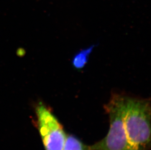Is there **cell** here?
I'll return each instance as SVG.
<instances>
[{
	"mask_svg": "<svg viewBox=\"0 0 151 150\" xmlns=\"http://www.w3.org/2000/svg\"><path fill=\"white\" fill-rule=\"evenodd\" d=\"M95 47L96 45H92L77 52L72 60L73 67L77 70L83 69L88 62L90 55Z\"/></svg>",
	"mask_w": 151,
	"mask_h": 150,
	"instance_id": "277c9868",
	"label": "cell"
},
{
	"mask_svg": "<svg viewBox=\"0 0 151 150\" xmlns=\"http://www.w3.org/2000/svg\"><path fill=\"white\" fill-rule=\"evenodd\" d=\"M37 126L46 150H62L67 134L50 109L40 101L35 106Z\"/></svg>",
	"mask_w": 151,
	"mask_h": 150,
	"instance_id": "3957f363",
	"label": "cell"
},
{
	"mask_svg": "<svg viewBox=\"0 0 151 150\" xmlns=\"http://www.w3.org/2000/svg\"><path fill=\"white\" fill-rule=\"evenodd\" d=\"M17 55L20 57H23V56L24 55V54L26 53L25 51L23 50V49L20 48L17 51Z\"/></svg>",
	"mask_w": 151,
	"mask_h": 150,
	"instance_id": "8992f818",
	"label": "cell"
},
{
	"mask_svg": "<svg viewBox=\"0 0 151 150\" xmlns=\"http://www.w3.org/2000/svg\"><path fill=\"white\" fill-rule=\"evenodd\" d=\"M123 121L132 150H148L151 146L150 99L123 94Z\"/></svg>",
	"mask_w": 151,
	"mask_h": 150,
	"instance_id": "6da1fadb",
	"label": "cell"
},
{
	"mask_svg": "<svg viewBox=\"0 0 151 150\" xmlns=\"http://www.w3.org/2000/svg\"><path fill=\"white\" fill-rule=\"evenodd\" d=\"M110 119L105 137L90 145L91 150H132L126 135L123 121V94L114 93L104 106Z\"/></svg>",
	"mask_w": 151,
	"mask_h": 150,
	"instance_id": "7a4b0ae2",
	"label": "cell"
},
{
	"mask_svg": "<svg viewBox=\"0 0 151 150\" xmlns=\"http://www.w3.org/2000/svg\"><path fill=\"white\" fill-rule=\"evenodd\" d=\"M62 150H91L90 145H87L76 136L67 135Z\"/></svg>",
	"mask_w": 151,
	"mask_h": 150,
	"instance_id": "5b68a950",
	"label": "cell"
}]
</instances>
